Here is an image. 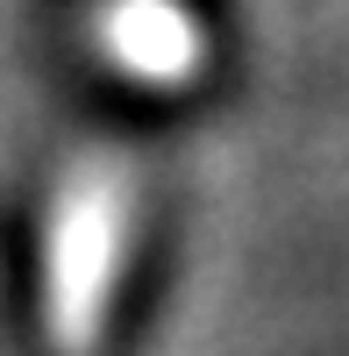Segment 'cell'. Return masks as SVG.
I'll use <instances>...</instances> for the list:
<instances>
[{"label": "cell", "instance_id": "6da1fadb", "mask_svg": "<svg viewBox=\"0 0 349 356\" xmlns=\"http://www.w3.org/2000/svg\"><path fill=\"white\" fill-rule=\"evenodd\" d=\"M129 214H136V178L129 157L86 150L50 200L43 228V328L57 356H93L107 335V307L129 264Z\"/></svg>", "mask_w": 349, "mask_h": 356}, {"label": "cell", "instance_id": "7a4b0ae2", "mask_svg": "<svg viewBox=\"0 0 349 356\" xmlns=\"http://www.w3.org/2000/svg\"><path fill=\"white\" fill-rule=\"evenodd\" d=\"M93 50L136 86H193L207 65V29L179 0H100Z\"/></svg>", "mask_w": 349, "mask_h": 356}]
</instances>
